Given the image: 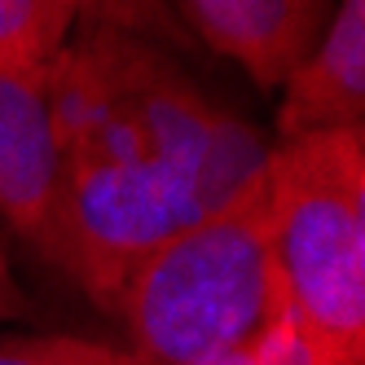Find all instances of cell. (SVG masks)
I'll use <instances>...</instances> for the list:
<instances>
[{
  "label": "cell",
  "instance_id": "obj_1",
  "mask_svg": "<svg viewBox=\"0 0 365 365\" xmlns=\"http://www.w3.org/2000/svg\"><path fill=\"white\" fill-rule=\"evenodd\" d=\"M48 101L62 154L150 163L198 216L255 185L273 154L247 119L216 106L168 53L119 22H101L58 48Z\"/></svg>",
  "mask_w": 365,
  "mask_h": 365
},
{
  "label": "cell",
  "instance_id": "obj_2",
  "mask_svg": "<svg viewBox=\"0 0 365 365\" xmlns=\"http://www.w3.org/2000/svg\"><path fill=\"white\" fill-rule=\"evenodd\" d=\"M277 308L269 168L220 212L154 247L123 282L115 312L137 365H190L251 344Z\"/></svg>",
  "mask_w": 365,
  "mask_h": 365
},
{
  "label": "cell",
  "instance_id": "obj_3",
  "mask_svg": "<svg viewBox=\"0 0 365 365\" xmlns=\"http://www.w3.org/2000/svg\"><path fill=\"white\" fill-rule=\"evenodd\" d=\"M356 128L286 137L269 154L273 273L312 365H365V242Z\"/></svg>",
  "mask_w": 365,
  "mask_h": 365
},
{
  "label": "cell",
  "instance_id": "obj_4",
  "mask_svg": "<svg viewBox=\"0 0 365 365\" xmlns=\"http://www.w3.org/2000/svg\"><path fill=\"white\" fill-rule=\"evenodd\" d=\"M0 216L48 259L62 225V141L48 62H0Z\"/></svg>",
  "mask_w": 365,
  "mask_h": 365
},
{
  "label": "cell",
  "instance_id": "obj_5",
  "mask_svg": "<svg viewBox=\"0 0 365 365\" xmlns=\"http://www.w3.org/2000/svg\"><path fill=\"white\" fill-rule=\"evenodd\" d=\"M334 0H176L207 48L238 62L259 88H286L312 58Z\"/></svg>",
  "mask_w": 365,
  "mask_h": 365
},
{
  "label": "cell",
  "instance_id": "obj_6",
  "mask_svg": "<svg viewBox=\"0 0 365 365\" xmlns=\"http://www.w3.org/2000/svg\"><path fill=\"white\" fill-rule=\"evenodd\" d=\"M365 123V0H334L312 58L282 88L277 137Z\"/></svg>",
  "mask_w": 365,
  "mask_h": 365
},
{
  "label": "cell",
  "instance_id": "obj_7",
  "mask_svg": "<svg viewBox=\"0 0 365 365\" xmlns=\"http://www.w3.org/2000/svg\"><path fill=\"white\" fill-rule=\"evenodd\" d=\"M71 22L66 0H0V62H53L71 40Z\"/></svg>",
  "mask_w": 365,
  "mask_h": 365
},
{
  "label": "cell",
  "instance_id": "obj_8",
  "mask_svg": "<svg viewBox=\"0 0 365 365\" xmlns=\"http://www.w3.org/2000/svg\"><path fill=\"white\" fill-rule=\"evenodd\" d=\"M0 365H137V356L80 334H5Z\"/></svg>",
  "mask_w": 365,
  "mask_h": 365
},
{
  "label": "cell",
  "instance_id": "obj_9",
  "mask_svg": "<svg viewBox=\"0 0 365 365\" xmlns=\"http://www.w3.org/2000/svg\"><path fill=\"white\" fill-rule=\"evenodd\" d=\"M190 365H312V361H308V348L299 339V326L291 322V312L282 308V295H277L273 317L251 334V344H238L229 352L202 356V361H190Z\"/></svg>",
  "mask_w": 365,
  "mask_h": 365
},
{
  "label": "cell",
  "instance_id": "obj_10",
  "mask_svg": "<svg viewBox=\"0 0 365 365\" xmlns=\"http://www.w3.org/2000/svg\"><path fill=\"white\" fill-rule=\"evenodd\" d=\"M356 225H361V242H365V123L356 128Z\"/></svg>",
  "mask_w": 365,
  "mask_h": 365
},
{
  "label": "cell",
  "instance_id": "obj_11",
  "mask_svg": "<svg viewBox=\"0 0 365 365\" xmlns=\"http://www.w3.org/2000/svg\"><path fill=\"white\" fill-rule=\"evenodd\" d=\"M66 5H71V14H110L123 0H66Z\"/></svg>",
  "mask_w": 365,
  "mask_h": 365
},
{
  "label": "cell",
  "instance_id": "obj_12",
  "mask_svg": "<svg viewBox=\"0 0 365 365\" xmlns=\"http://www.w3.org/2000/svg\"><path fill=\"white\" fill-rule=\"evenodd\" d=\"M0 282H5V259H0Z\"/></svg>",
  "mask_w": 365,
  "mask_h": 365
}]
</instances>
